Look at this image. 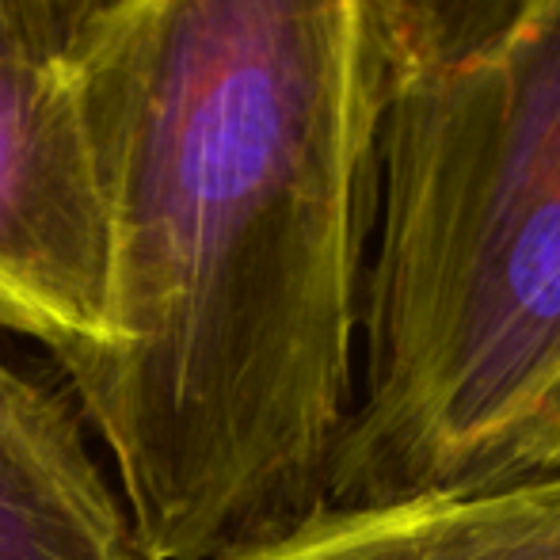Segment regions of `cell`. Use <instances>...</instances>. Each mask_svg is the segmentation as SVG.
<instances>
[{"mask_svg":"<svg viewBox=\"0 0 560 560\" xmlns=\"http://www.w3.org/2000/svg\"><path fill=\"white\" fill-rule=\"evenodd\" d=\"M112 236V336L66 370L138 560L320 503L382 207L377 0H118L66 58Z\"/></svg>","mask_w":560,"mask_h":560,"instance_id":"1","label":"cell"},{"mask_svg":"<svg viewBox=\"0 0 560 560\" xmlns=\"http://www.w3.org/2000/svg\"><path fill=\"white\" fill-rule=\"evenodd\" d=\"M362 389L320 503L560 472V0H377Z\"/></svg>","mask_w":560,"mask_h":560,"instance_id":"2","label":"cell"},{"mask_svg":"<svg viewBox=\"0 0 560 560\" xmlns=\"http://www.w3.org/2000/svg\"><path fill=\"white\" fill-rule=\"evenodd\" d=\"M107 207L66 61L0 58V328L61 374L112 336Z\"/></svg>","mask_w":560,"mask_h":560,"instance_id":"3","label":"cell"},{"mask_svg":"<svg viewBox=\"0 0 560 560\" xmlns=\"http://www.w3.org/2000/svg\"><path fill=\"white\" fill-rule=\"evenodd\" d=\"M218 560H560V472L480 492L317 503Z\"/></svg>","mask_w":560,"mask_h":560,"instance_id":"4","label":"cell"},{"mask_svg":"<svg viewBox=\"0 0 560 560\" xmlns=\"http://www.w3.org/2000/svg\"><path fill=\"white\" fill-rule=\"evenodd\" d=\"M0 560H138L126 526L104 523L0 443Z\"/></svg>","mask_w":560,"mask_h":560,"instance_id":"5","label":"cell"},{"mask_svg":"<svg viewBox=\"0 0 560 560\" xmlns=\"http://www.w3.org/2000/svg\"><path fill=\"white\" fill-rule=\"evenodd\" d=\"M0 443L61 488L73 503L104 523L126 526L122 508L81 439L77 412L43 385L27 382L0 359Z\"/></svg>","mask_w":560,"mask_h":560,"instance_id":"6","label":"cell"},{"mask_svg":"<svg viewBox=\"0 0 560 560\" xmlns=\"http://www.w3.org/2000/svg\"><path fill=\"white\" fill-rule=\"evenodd\" d=\"M69 43L54 0H0V58L66 61Z\"/></svg>","mask_w":560,"mask_h":560,"instance_id":"7","label":"cell"},{"mask_svg":"<svg viewBox=\"0 0 560 560\" xmlns=\"http://www.w3.org/2000/svg\"><path fill=\"white\" fill-rule=\"evenodd\" d=\"M112 4H118V0H54V12H58V20H61V31H66L69 50H73V43L84 35V27H89L96 15H104ZM66 58H69V54H66Z\"/></svg>","mask_w":560,"mask_h":560,"instance_id":"8","label":"cell"}]
</instances>
